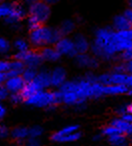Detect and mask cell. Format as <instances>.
Listing matches in <instances>:
<instances>
[{
  "label": "cell",
  "instance_id": "26",
  "mask_svg": "<svg viewBox=\"0 0 132 146\" xmlns=\"http://www.w3.org/2000/svg\"><path fill=\"white\" fill-rule=\"evenodd\" d=\"M78 101V96L75 92H66L63 93V102L66 104H76Z\"/></svg>",
  "mask_w": 132,
  "mask_h": 146
},
{
  "label": "cell",
  "instance_id": "48",
  "mask_svg": "<svg viewBox=\"0 0 132 146\" xmlns=\"http://www.w3.org/2000/svg\"><path fill=\"white\" fill-rule=\"evenodd\" d=\"M125 85L127 86L128 88H132V74L130 75H127L126 77V81H125Z\"/></svg>",
  "mask_w": 132,
  "mask_h": 146
},
{
  "label": "cell",
  "instance_id": "4",
  "mask_svg": "<svg viewBox=\"0 0 132 146\" xmlns=\"http://www.w3.org/2000/svg\"><path fill=\"white\" fill-rule=\"evenodd\" d=\"M50 14H51L50 6L48 4H46V3L42 2L41 0L36 1L35 3L31 4L30 7H29V15L34 16L42 24L48 20Z\"/></svg>",
  "mask_w": 132,
  "mask_h": 146
},
{
  "label": "cell",
  "instance_id": "12",
  "mask_svg": "<svg viewBox=\"0 0 132 146\" xmlns=\"http://www.w3.org/2000/svg\"><path fill=\"white\" fill-rule=\"evenodd\" d=\"M40 90H42L41 87L34 81V80H33V81L28 82V83H25L24 87L22 88L20 93H21V95H22L23 99L26 100V99H28L30 96H32L34 93L40 91Z\"/></svg>",
  "mask_w": 132,
  "mask_h": 146
},
{
  "label": "cell",
  "instance_id": "47",
  "mask_svg": "<svg viewBox=\"0 0 132 146\" xmlns=\"http://www.w3.org/2000/svg\"><path fill=\"white\" fill-rule=\"evenodd\" d=\"M122 119L126 122H130V123H132V114L131 113L123 114V115H122Z\"/></svg>",
  "mask_w": 132,
  "mask_h": 146
},
{
  "label": "cell",
  "instance_id": "32",
  "mask_svg": "<svg viewBox=\"0 0 132 146\" xmlns=\"http://www.w3.org/2000/svg\"><path fill=\"white\" fill-rule=\"evenodd\" d=\"M14 46L18 51H27L29 48L28 43L24 39H17L14 42Z\"/></svg>",
  "mask_w": 132,
  "mask_h": 146
},
{
  "label": "cell",
  "instance_id": "10",
  "mask_svg": "<svg viewBox=\"0 0 132 146\" xmlns=\"http://www.w3.org/2000/svg\"><path fill=\"white\" fill-rule=\"evenodd\" d=\"M66 79V71L62 67H57L51 73V85L59 87L65 82Z\"/></svg>",
  "mask_w": 132,
  "mask_h": 146
},
{
  "label": "cell",
  "instance_id": "37",
  "mask_svg": "<svg viewBox=\"0 0 132 146\" xmlns=\"http://www.w3.org/2000/svg\"><path fill=\"white\" fill-rule=\"evenodd\" d=\"M63 102V93L61 91L53 92V105H57Z\"/></svg>",
  "mask_w": 132,
  "mask_h": 146
},
{
  "label": "cell",
  "instance_id": "1",
  "mask_svg": "<svg viewBox=\"0 0 132 146\" xmlns=\"http://www.w3.org/2000/svg\"><path fill=\"white\" fill-rule=\"evenodd\" d=\"M114 29L111 27L98 28L95 31V41L92 45V51L96 56L104 59H111L116 53V49L112 43Z\"/></svg>",
  "mask_w": 132,
  "mask_h": 146
},
{
  "label": "cell",
  "instance_id": "49",
  "mask_svg": "<svg viewBox=\"0 0 132 146\" xmlns=\"http://www.w3.org/2000/svg\"><path fill=\"white\" fill-rule=\"evenodd\" d=\"M125 67H126V72L132 74V60L126 62L125 63Z\"/></svg>",
  "mask_w": 132,
  "mask_h": 146
},
{
  "label": "cell",
  "instance_id": "39",
  "mask_svg": "<svg viewBox=\"0 0 132 146\" xmlns=\"http://www.w3.org/2000/svg\"><path fill=\"white\" fill-rule=\"evenodd\" d=\"M10 70V62L0 60V73H6Z\"/></svg>",
  "mask_w": 132,
  "mask_h": 146
},
{
  "label": "cell",
  "instance_id": "34",
  "mask_svg": "<svg viewBox=\"0 0 132 146\" xmlns=\"http://www.w3.org/2000/svg\"><path fill=\"white\" fill-rule=\"evenodd\" d=\"M10 49V44L6 39L0 37V53H5Z\"/></svg>",
  "mask_w": 132,
  "mask_h": 146
},
{
  "label": "cell",
  "instance_id": "28",
  "mask_svg": "<svg viewBox=\"0 0 132 146\" xmlns=\"http://www.w3.org/2000/svg\"><path fill=\"white\" fill-rule=\"evenodd\" d=\"M81 137V133L80 132H74L72 134H68V135L61 136L57 139L58 142H67V141H74V140H77Z\"/></svg>",
  "mask_w": 132,
  "mask_h": 146
},
{
  "label": "cell",
  "instance_id": "18",
  "mask_svg": "<svg viewBox=\"0 0 132 146\" xmlns=\"http://www.w3.org/2000/svg\"><path fill=\"white\" fill-rule=\"evenodd\" d=\"M79 128V126L78 125H71V126H67V127L63 128L62 130H60V131L56 132V133H54L52 136H51V139L54 140V141H57V139H58L59 137H61V136H65V135H68V134H72L74 133V132L76 131V130Z\"/></svg>",
  "mask_w": 132,
  "mask_h": 146
},
{
  "label": "cell",
  "instance_id": "35",
  "mask_svg": "<svg viewBox=\"0 0 132 146\" xmlns=\"http://www.w3.org/2000/svg\"><path fill=\"white\" fill-rule=\"evenodd\" d=\"M42 132H43L42 128L39 127V126H35V127H32L29 129V135L32 138H36L38 136H40L42 134Z\"/></svg>",
  "mask_w": 132,
  "mask_h": 146
},
{
  "label": "cell",
  "instance_id": "2",
  "mask_svg": "<svg viewBox=\"0 0 132 146\" xmlns=\"http://www.w3.org/2000/svg\"><path fill=\"white\" fill-rule=\"evenodd\" d=\"M52 29L46 26H41L38 29L30 31V42L35 47H42L50 44Z\"/></svg>",
  "mask_w": 132,
  "mask_h": 146
},
{
  "label": "cell",
  "instance_id": "21",
  "mask_svg": "<svg viewBox=\"0 0 132 146\" xmlns=\"http://www.w3.org/2000/svg\"><path fill=\"white\" fill-rule=\"evenodd\" d=\"M37 75L36 68H31V67H27L26 69H24V71L22 72V78L25 81V83H28L34 80V78Z\"/></svg>",
  "mask_w": 132,
  "mask_h": 146
},
{
  "label": "cell",
  "instance_id": "33",
  "mask_svg": "<svg viewBox=\"0 0 132 146\" xmlns=\"http://www.w3.org/2000/svg\"><path fill=\"white\" fill-rule=\"evenodd\" d=\"M102 132H103V134L108 135L109 137L110 136H113V135H117V134H122L121 132L117 129V128L114 127V126H112V125L104 127L103 129H102Z\"/></svg>",
  "mask_w": 132,
  "mask_h": 146
},
{
  "label": "cell",
  "instance_id": "30",
  "mask_svg": "<svg viewBox=\"0 0 132 146\" xmlns=\"http://www.w3.org/2000/svg\"><path fill=\"white\" fill-rule=\"evenodd\" d=\"M64 35L61 33L60 29L59 28H54L52 29V34H51V40H50V44H56L60 39L63 38Z\"/></svg>",
  "mask_w": 132,
  "mask_h": 146
},
{
  "label": "cell",
  "instance_id": "55",
  "mask_svg": "<svg viewBox=\"0 0 132 146\" xmlns=\"http://www.w3.org/2000/svg\"><path fill=\"white\" fill-rule=\"evenodd\" d=\"M128 6H129L130 9H132V0H128Z\"/></svg>",
  "mask_w": 132,
  "mask_h": 146
},
{
  "label": "cell",
  "instance_id": "50",
  "mask_svg": "<svg viewBox=\"0 0 132 146\" xmlns=\"http://www.w3.org/2000/svg\"><path fill=\"white\" fill-rule=\"evenodd\" d=\"M7 80V76H6V73H0V85L5 82Z\"/></svg>",
  "mask_w": 132,
  "mask_h": 146
},
{
  "label": "cell",
  "instance_id": "42",
  "mask_svg": "<svg viewBox=\"0 0 132 146\" xmlns=\"http://www.w3.org/2000/svg\"><path fill=\"white\" fill-rule=\"evenodd\" d=\"M113 72L115 73H125L126 72V67L125 64H118L113 67Z\"/></svg>",
  "mask_w": 132,
  "mask_h": 146
},
{
  "label": "cell",
  "instance_id": "8",
  "mask_svg": "<svg viewBox=\"0 0 132 146\" xmlns=\"http://www.w3.org/2000/svg\"><path fill=\"white\" fill-rule=\"evenodd\" d=\"M75 63L80 67H90V68H97L99 65V61L97 59L92 58L85 53L76 55Z\"/></svg>",
  "mask_w": 132,
  "mask_h": 146
},
{
  "label": "cell",
  "instance_id": "52",
  "mask_svg": "<svg viewBox=\"0 0 132 146\" xmlns=\"http://www.w3.org/2000/svg\"><path fill=\"white\" fill-rule=\"evenodd\" d=\"M5 114V108L0 104V118H2Z\"/></svg>",
  "mask_w": 132,
  "mask_h": 146
},
{
  "label": "cell",
  "instance_id": "56",
  "mask_svg": "<svg viewBox=\"0 0 132 146\" xmlns=\"http://www.w3.org/2000/svg\"><path fill=\"white\" fill-rule=\"evenodd\" d=\"M100 137H101L100 135H97V136H95V137H94V139H95V140H98V139H100Z\"/></svg>",
  "mask_w": 132,
  "mask_h": 146
},
{
  "label": "cell",
  "instance_id": "13",
  "mask_svg": "<svg viewBox=\"0 0 132 146\" xmlns=\"http://www.w3.org/2000/svg\"><path fill=\"white\" fill-rule=\"evenodd\" d=\"M132 28V24L124 15H117L113 19V29L116 31H123Z\"/></svg>",
  "mask_w": 132,
  "mask_h": 146
},
{
  "label": "cell",
  "instance_id": "43",
  "mask_svg": "<svg viewBox=\"0 0 132 146\" xmlns=\"http://www.w3.org/2000/svg\"><path fill=\"white\" fill-rule=\"evenodd\" d=\"M26 146H40V141L36 138L31 137L28 141L26 142Z\"/></svg>",
  "mask_w": 132,
  "mask_h": 146
},
{
  "label": "cell",
  "instance_id": "57",
  "mask_svg": "<svg viewBox=\"0 0 132 146\" xmlns=\"http://www.w3.org/2000/svg\"><path fill=\"white\" fill-rule=\"evenodd\" d=\"M127 93L129 94V95H131V96H132V88H131V89H130V90H128Z\"/></svg>",
  "mask_w": 132,
  "mask_h": 146
},
{
  "label": "cell",
  "instance_id": "24",
  "mask_svg": "<svg viewBox=\"0 0 132 146\" xmlns=\"http://www.w3.org/2000/svg\"><path fill=\"white\" fill-rule=\"evenodd\" d=\"M76 88H77V81L64 82V83L60 86V91L62 92V93H66V92H75Z\"/></svg>",
  "mask_w": 132,
  "mask_h": 146
},
{
  "label": "cell",
  "instance_id": "3",
  "mask_svg": "<svg viewBox=\"0 0 132 146\" xmlns=\"http://www.w3.org/2000/svg\"><path fill=\"white\" fill-rule=\"evenodd\" d=\"M14 58L15 60L22 61L27 67L31 68H37V66H39L43 61L40 53L36 50L18 51L14 55Z\"/></svg>",
  "mask_w": 132,
  "mask_h": 146
},
{
  "label": "cell",
  "instance_id": "51",
  "mask_svg": "<svg viewBox=\"0 0 132 146\" xmlns=\"http://www.w3.org/2000/svg\"><path fill=\"white\" fill-rule=\"evenodd\" d=\"M42 2L46 3L48 5H52V4H56L57 2H59V0H41Z\"/></svg>",
  "mask_w": 132,
  "mask_h": 146
},
{
  "label": "cell",
  "instance_id": "14",
  "mask_svg": "<svg viewBox=\"0 0 132 146\" xmlns=\"http://www.w3.org/2000/svg\"><path fill=\"white\" fill-rule=\"evenodd\" d=\"M41 57H42L43 60L46 61H56L60 58V53L56 50L55 48H50V47H45V48H42L40 51Z\"/></svg>",
  "mask_w": 132,
  "mask_h": 146
},
{
  "label": "cell",
  "instance_id": "16",
  "mask_svg": "<svg viewBox=\"0 0 132 146\" xmlns=\"http://www.w3.org/2000/svg\"><path fill=\"white\" fill-rule=\"evenodd\" d=\"M111 125L117 128L122 134L132 135V123H130V122H126L123 119H117L113 120Z\"/></svg>",
  "mask_w": 132,
  "mask_h": 146
},
{
  "label": "cell",
  "instance_id": "19",
  "mask_svg": "<svg viewBox=\"0 0 132 146\" xmlns=\"http://www.w3.org/2000/svg\"><path fill=\"white\" fill-rule=\"evenodd\" d=\"M104 95V85H102L99 82L91 84L90 88V96L91 98H99Z\"/></svg>",
  "mask_w": 132,
  "mask_h": 146
},
{
  "label": "cell",
  "instance_id": "38",
  "mask_svg": "<svg viewBox=\"0 0 132 146\" xmlns=\"http://www.w3.org/2000/svg\"><path fill=\"white\" fill-rule=\"evenodd\" d=\"M119 58L123 61H126V62L132 60V49H128V50L122 51V53L120 54Z\"/></svg>",
  "mask_w": 132,
  "mask_h": 146
},
{
  "label": "cell",
  "instance_id": "58",
  "mask_svg": "<svg viewBox=\"0 0 132 146\" xmlns=\"http://www.w3.org/2000/svg\"><path fill=\"white\" fill-rule=\"evenodd\" d=\"M120 146H129V145H128V144H127V143H126V142H125V143L121 144V145H120Z\"/></svg>",
  "mask_w": 132,
  "mask_h": 146
},
{
  "label": "cell",
  "instance_id": "54",
  "mask_svg": "<svg viewBox=\"0 0 132 146\" xmlns=\"http://www.w3.org/2000/svg\"><path fill=\"white\" fill-rule=\"evenodd\" d=\"M25 1H26L27 3H29V4H33V3H35L36 2V1H38V0H25Z\"/></svg>",
  "mask_w": 132,
  "mask_h": 146
},
{
  "label": "cell",
  "instance_id": "45",
  "mask_svg": "<svg viewBox=\"0 0 132 146\" xmlns=\"http://www.w3.org/2000/svg\"><path fill=\"white\" fill-rule=\"evenodd\" d=\"M123 15L126 17V18H127V20L132 24V9H130V8L126 9V10L124 11Z\"/></svg>",
  "mask_w": 132,
  "mask_h": 146
},
{
  "label": "cell",
  "instance_id": "31",
  "mask_svg": "<svg viewBox=\"0 0 132 146\" xmlns=\"http://www.w3.org/2000/svg\"><path fill=\"white\" fill-rule=\"evenodd\" d=\"M28 25H29V29L30 31L35 30V29H38L39 27L42 26V23L39 22V20L37 18H35L34 16H28Z\"/></svg>",
  "mask_w": 132,
  "mask_h": 146
},
{
  "label": "cell",
  "instance_id": "36",
  "mask_svg": "<svg viewBox=\"0 0 132 146\" xmlns=\"http://www.w3.org/2000/svg\"><path fill=\"white\" fill-rule=\"evenodd\" d=\"M98 82L104 86L111 85L110 84V74L105 73V74H101L100 76H98Z\"/></svg>",
  "mask_w": 132,
  "mask_h": 146
},
{
  "label": "cell",
  "instance_id": "27",
  "mask_svg": "<svg viewBox=\"0 0 132 146\" xmlns=\"http://www.w3.org/2000/svg\"><path fill=\"white\" fill-rule=\"evenodd\" d=\"M109 142L114 146H120L121 144L126 142V137L122 134H117V135H113L109 137Z\"/></svg>",
  "mask_w": 132,
  "mask_h": 146
},
{
  "label": "cell",
  "instance_id": "15",
  "mask_svg": "<svg viewBox=\"0 0 132 146\" xmlns=\"http://www.w3.org/2000/svg\"><path fill=\"white\" fill-rule=\"evenodd\" d=\"M34 81L40 86L41 89L48 87L49 85H51V73L45 70L41 71V72L37 73L36 77L34 78Z\"/></svg>",
  "mask_w": 132,
  "mask_h": 146
},
{
  "label": "cell",
  "instance_id": "22",
  "mask_svg": "<svg viewBox=\"0 0 132 146\" xmlns=\"http://www.w3.org/2000/svg\"><path fill=\"white\" fill-rule=\"evenodd\" d=\"M126 77L127 75H125L124 73H115L113 72L112 74H110V84H125Z\"/></svg>",
  "mask_w": 132,
  "mask_h": 146
},
{
  "label": "cell",
  "instance_id": "25",
  "mask_svg": "<svg viewBox=\"0 0 132 146\" xmlns=\"http://www.w3.org/2000/svg\"><path fill=\"white\" fill-rule=\"evenodd\" d=\"M12 11V3H1L0 4V18H7Z\"/></svg>",
  "mask_w": 132,
  "mask_h": 146
},
{
  "label": "cell",
  "instance_id": "11",
  "mask_svg": "<svg viewBox=\"0 0 132 146\" xmlns=\"http://www.w3.org/2000/svg\"><path fill=\"white\" fill-rule=\"evenodd\" d=\"M74 48L77 51L78 54H82V53H85L86 51L89 48V44H88L87 39L85 38V36L82 34H77L74 37Z\"/></svg>",
  "mask_w": 132,
  "mask_h": 146
},
{
  "label": "cell",
  "instance_id": "40",
  "mask_svg": "<svg viewBox=\"0 0 132 146\" xmlns=\"http://www.w3.org/2000/svg\"><path fill=\"white\" fill-rule=\"evenodd\" d=\"M10 99H11V102H12V103H14V104L21 103V102H22L23 100H24V99H23V97H22V95H21L20 92H16V93H13L12 95H11Z\"/></svg>",
  "mask_w": 132,
  "mask_h": 146
},
{
  "label": "cell",
  "instance_id": "5",
  "mask_svg": "<svg viewBox=\"0 0 132 146\" xmlns=\"http://www.w3.org/2000/svg\"><path fill=\"white\" fill-rule=\"evenodd\" d=\"M25 102L29 105L38 106V107L53 105V92H44L40 90L25 100Z\"/></svg>",
  "mask_w": 132,
  "mask_h": 146
},
{
  "label": "cell",
  "instance_id": "53",
  "mask_svg": "<svg viewBox=\"0 0 132 146\" xmlns=\"http://www.w3.org/2000/svg\"><path fill=\"white\" fill-rule=\"evenodd\" d=\"M126 111H127L128 113H131L132 114V103L130 104V105H128L127 107H126Z\"/></svg>",
  "mask_w": 132,
  "mask_h": 146
},
{
  "label": "cell",
  "instance_id": "23",
  "mask_svg": "<svg viewBox=\"0 0 132 146\" xmlns=\"http://www.w3.org/2000/svg\"><path fill=\"white\" fill-rule=\"evenodd\" d=\"M28 134H29V130L25 127H16L11 132L12 137L18 140H21V139H23V138H25Z\"/></svg>",
  "mask_w": 132,
  "mask_h": 146
},
{
  "label": "cell",
  "instance_id": "7",
  "mask_svg": "<svg viewBox=\"0 0 132 146\" xmlns=\"http://www.w3.org/2000/svg\"><path fill=\"white\" fill-rule=\"evenodd\" d=\"M25 15H26V13H25V10L22 5L19 2H13L12 11H11L10 15L7 18H5V20L9 24H14V23H17L18 21L22 20L25 17Z\"/></svg>",
  "mask_w": 132,
  "mask_h": 146
},
{
  "label": "cell",
  "instance_id": "9",
  "mask_svg": "<svg viewBox=\"0 0 132 146\" xmlns=\"http://www.w3.org/2000/svg\"><path fill=\"white\" fill-rule=\"evenodd\" d=\"M25 85V81L23 80L22 76H15V77L8 78L6 80V89L13 93L20 92Z\"/></svg>",
  "mask_w": 132,
  "mask_h": 146
},
{
  "label": "cell",
  "instance_id": "20",
  "mask_svg": "<svg viewBox=\"0 0 132 146\" xmlns=\"http://www.w3.org/2000/svg\"><path fill=\"white\" fill-rule=\"evenodd\" d=\"M75 23L73 22L72 20H64L62 23H61L60 27H59V29H60L61 33H62L63 35H66V34H69V33H71L72 31L75 29Z\"/></svg>",
  "mask_w": 132,
  "mask_h": 146
},
{
  "label": "cell",
  "instance_id": "17",
  "mask_svg": "<svg viewBox=\"0 0 132 146\" xmlns=\"http://www.w3.org/2000/svg\"><path fill=\"white\" fill-rule=\"evenodd\" d=\"M128 87L125 84H118V85H107L104 86V94H123L128 92Z\"/></svg>",
  "mask_w": 132,
  "mask_h": 146
},
{
  "label": "cell",
  "instance_id": "59",
  "mask_svg": "<svg viewBox=\"0 0 132 146\" xmlns=\"http://www.w3.org/2000/svg\"><path fill=\"white\" fill-rule=\"evenodd\" d=\"M131 142H132V137H131Z\"/></svg>",
  "mask_w": 132,
  "mask_h": 146
},
{
  "label": "cell",
  "instance_id": "6",
  "mask_svg": "<svg viewBox=\"0 0 132 146\" xmlns=\"http://www.w3.org/2000/svg\"><path fill=\"white\" fill-rule=\"evenodd\" d=\"M55 49L59 53L64 55H69L71 57H75L78 54L77 51L74 48V43L71 39L62 38L55 44Z\"/></svg>",
  "mask_w": 132,
  "mask_h": 146
},
{
  "label": "cell",
  "instance_id": "41",
  "mask_svg": "<svg viewBox=\"0 0 132 146\" xmlns=\"http://www.w3.org/2000/svg\"><path fill=\"white\" fill-rule=\"evenodd\" d=\"M84 79H85L86 81L90 82V83H91V84H93V83H96V82H98V77H96V76L94 75V74H92V73H87Z\"/></svg>",
  "mask_w": 132,
  "mask_h": 146
},
{
  "label": "cell",
  "instance_id": "29",
  "mask_svg": "<svg viewBox=\"0 0 132 146\" xmlns=\"http://www.w3.org/2000/svg\"><path fill=\"white\" fill-rule=\"evenodd\" d=\"M24 66H25V64L22 61L15 60L10 63V70H14V71H16V72H18L19 74H22V72L24 71Z\"/></svg>",
  "mask_w": 132,
  "mask_h": 146
},
{
  "label": "cell",
  "instance_id": "46",
  "mask_svg": "<svg viewBox=\"0 0 132 146\" xmlns=\"http://www.w3.org/2000/svg\"><path fill=\"white\" fill-rule=\"evenodd\" d=\"M8 136V129L5 126H0V138H5Z\"/></svg>",
  "mask_w": 132,
  "mask_h": 146
},
{
  "label": "cell",
  "instance_id": "44",
  "mask_svg": "<svg viewBox=\"0 0 132 146\" xmlns=\"http://www.w3.org/2000/svg\"><path fill=\"white\" fill-rule=\"evenodd\" d=\"M8 96V90L6 89V87L0 85V99H5Z\"/></svg>",
  "mask_w": 132,
  "mask_h": 146
}]
</instances>
